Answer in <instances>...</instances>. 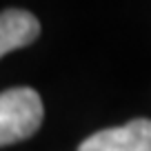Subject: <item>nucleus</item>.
<instances>
[{
    "instance_id": "2",
    "label": "nucleus",
    "mask_w": 151,
    "mask_h": 151,
    "mask_svg": "<svg viewBox=\"0 0 151 151\" xmlns=\"http://www.w3.org/2000/svg\"><path fill=\"white\" fill-rule=\"evenodd\" d=\"M78 151H151V120L138 118L122 127L96 131Z\"/></svg>"
},
{
    "instance_id": "3",
    "label": "nucleus",
    "mask_w": 151,
    "mask_h": 151,
    "mask_svg": "<svg viewBox=\"0 0 151 151\" xmlns=\"http://www.w3.org/2000/svg\"><path fill=\"white\" fill-rule=\"evenodd\" d=\"M40 36V22L24 9H7L0 14V58L14 49L31 45Z\"/></svg>"
},
{
    "instance_id": "1",
    "label": "nucleus",
    "mask_w": 151,
    "mask_h": 151,
    "mask_svg": "<svg viewBox=\"0 0 151 151\" xmlns=\"http://www.w3.org/2000/svg\"><path fill=\"white\" fill-rule=\"evenodd\" d=\"M42 100L31 87H16L0 93V147L31 138L42 124Z\"/></svg>"
}]
</instances>
